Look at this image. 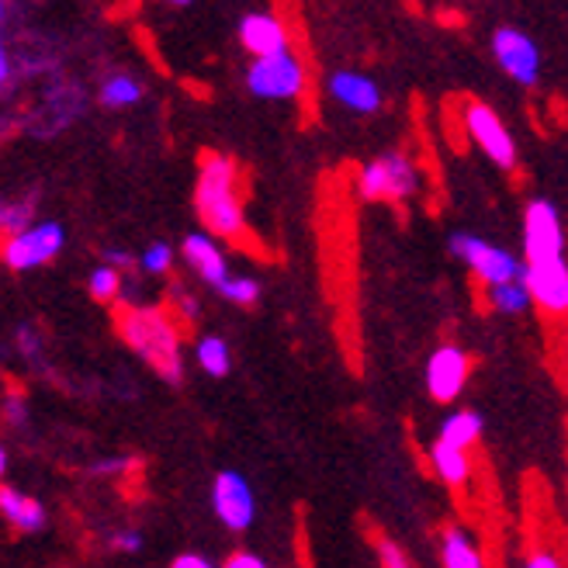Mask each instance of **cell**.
<instances>
[{
	"instance_id": "6da1fadb",
	"label": "cell",
	"mask_w": 568,
	"mask_h": 568,
	"mask_svg": "<svg viewBox=\"0 0 568 568\" xmlns=\"http://www.w3.org/2000/svg\"><path fill=\"white\" fill-rule=\"evenodd\" d=\"M194 212L205 230L225 243H240L246 236V215L240 202V170L233 156L225 153L202 156L197 184H194Z\"/></svg>"
},
{
	"instance_id": "7a4b0ae2",
	"label": "cell",
	"mask_w": 568,
	"mask_h": 568,
	"mask_svg": "<svg viewBox=\"0 0 568 568\" xmlns=\"http://www.w3.org/2000/svg\"><path fill=\"white\" fill-rule=\"evenodd\" d=\"M119 333L132 354H139L166 385L184 382L181 333L170 312L160 305H125L119 312Z\"/></svg>"
},
{
	"instance_id": "3957f363",
	"label": "cell",
	"mask_w": 568,
	"mask_h": 568,
	"mask_svg": "<svg viewBox=\"0 0 568 568\" xmlns=\"http://www.w3.org/2000/svg\"><path fill=\"white\" fill-rule=\"evenodd\" d=\"M423 187L419 166L409 153L388 150L375 160H367L357 174V194L364 202H409Z\"/></svg>"
},
{
	"instance_id": "277c9868",
	"label": "cell",
	"mask_w": 568,
	"mask_h": 568,
	"mask_svg": "<svg viewBox=\"0 0 568 568\" xmlns=\"http://www.w3.org/2000/svg\"><path fill=\"white\" fill-rule=\"evenodd\" d=\"M246 91L261 101H295L305 91V67L292 52H274V55H253L246 73Z\"/></svg>"
},
{
	"instance_id": "5b68a950",
	"label": "cell",
	"mask_w": 568,
	"mask_h": 568,
	"mask_svg": "<svg viewBox=\"0 0 568 568\" xmlns=\"http://www.w3.org/2000/svg\"><path fill=\"white\" fill-rule=\"evenodd\" d=\"M447 246L478 281H486V288L489 284H499V281L524 274V257H517V253H509L506 246H499L486 236L458 230V233H450Z\"/></svg>"
},
{
	"instance_id": "8992f818",
	"label": "cell",
	"mask_w": 568,
	"mask_h": 568,
	"mask_svg": "<svg viewBox=\"0 0 568 568\" xmlns=\"http://www.w3.org/2000/svg\"><path fill=\"white\" fill-rule=\"evenodd\" d=\"M524 261H555L568 257V233L565 219L555 202L548 197H534L524 209V236H520Z\"/></svg>"
},
{
	"instance_id": "52a82bcc",
	"label": "cell",
	"mask_w": 568,
	"mask_h": 568,
	"mask_svg": "<svg viewBox=\"0 0 568 568\" xmlns=\"http://www.w3.org/2000/svg\"><path fill=\"white\" fill-rule=\"evenodd\" d=\"M63 246H67L63 225L45 219V222L28 225V230H21V233H11L4 240L0 257H4V264L11 271H36V267H45V264H52L55 257H60Z\"/></svg>"
},
{
	"instance_id": "ba28073f",
	"label": "cell",
	"mask_w": 568,
	"mask_h": 568,
	"mask_svg": "<svg viewBox=\"0 0 568 568\" xmlns=\"http://www.w3.org/2000/svg\"><path fill=\"white\" fill-rule=\"evenodd\" d=\"M465 132L475 146L486 153L499 170H514L517 166V142L514 132L506 129V122L496 115V108H489L486 101H468L462 111Z\"/></svg>"
},
{
	"instance_id": "9c48e42d",
	"label": "cell",
	"mask_w": 568,
	"mask_h": 568,
	"mask_svg": "<svg viewBox=\"0 0 568 568\" xmlns=\"http://www.w3.org/2000/svg\"><path fill=\"white\" fill-rule=\"evenodd\" d=\"M489 45H493V60L509 80L520 83V88H537L545 60H541V49H537V42L527 32H520L514 24H499Z\"/></svg>"
},
{
	"instance_id": "30bf717a",
	"label": "cell",
	"mask_w": 568,
	"mask_h": 568,
	"mask_svg": "<svg viewBox=\"0 0 568 568\" xmlns=\"http://www.w3.org/2000/svg\"><path fill=\"white\" fill-rule=\"evenodd\" d=\"M212 514L233 534H243L257 520V496L236 468H222L212 481Z\"/></svg>"
},
{
	"instance_id": "8fae6325",
	"label": "cell",
	"mask_w": 568,
	"mask_h": 568,
	"mask_svg": "<svg viewBox=\"0 0 568 568\" xmlns=\"http://www.w3.org/2000/svg\"><path fill=\"white\" fill-rule=\"evenodd\" d=\"M471 375V357L458 344H444L430 357H426V392H430L434 403L450 406L458 395L465 392Z\"/></svg>"
},
{
	"instance_id": "7c38bea8",
	"label": "cell",
	"mask_w": 568,
	"mask_h": 568,
	"mask_svg": "<svg viewBox=\"0 0 568 568\" xmlns=\"http://www.w3.org/2000/svg\"><path fill=\"white\" fill-rule=\"evenodd\" d=\"M524 281L548 316H568V257L524 261Z\"/></svg>"
},
{
	"instance_id": "4fadbf2b",
	"label": "cell",
	"mask_w": 568,
	"mask_h": 568,
	"mask_svg": "<svg viewBox=\"0 0 568 568\" xmlns=\"http://www.w3.org/2000/svg\"><path fill=\"white\" fill-rule=\"evenodd\" d=\"M326 94L339 104L354 111V115H378L385 108V94L375 77L357 73V70H336L326 80Z\"/></svg>"
},
{
	"instance_id": "5bb4252c",
	"label": "cell",
	"mask_w": 568,
	"mask_h": 568,
	"mask_svg": "<svg viewBox=\"0 0 568 568\" xmlns=\"http://www.w3.org/2000/svg\"><path fill=\"white\" fill-rule=\"evenodd\" d=\"M181 257H184V264L202 277L209 288H222L225 281H230V261H225V253H222V246H219V236H212L209 230L205 233H187L184 240H181Z\"/></svg>"
},
{
	"instance_id": "9a60e30c",
	"label": "cell",
	"mask_w": 568,
	"mask_h": 568,
	"mask_svg": "<svg viewBox=\"0 0 568 568\" xmlns=\"http://www.w3.org/2000/svg\"><path fill=\"white\" fill-rule=\"evenodd\" d=\"M240 45L250 55H274V52L292 49L288 24L271 11H250L240 18Z\"/></svg>"
},
{
	"instance_id": "2e32d148",
	"label": "cell",
	"mask_w": 568,
	"mask_h": 568,
	"mask_svg": "<svg viewBox=\"0 0 568 568\" xmlns=\"http://www.w3.org/2000/svg\"><path fill=\"white\" fill-rule=\"evenodd\" d=\"M0 514L18 534H39L45 527V506L14 486H0Z\"/></svg>"
},
{
	"instance_id": "e0dca14e",
	"label": "cell",
	"mask_w": 568,
	"mask_h": 568,
	"mask_svg": "<svg viewBox=\"0 0 568 568\" xmlns=\"http://www.w3.org/2000/svg\"><path fill=\"white\" fill-rule=\"evenodd\" d=\"M430 465H434L437 478L444 481L447 489H465L468 486V478H471V458H468L465 447L437 437L434 447H430Z\"/></svg>"
},
{
	"instance_id": "ac0fdd59",
	"label": "cell",
	"mask_w": 568,
	"mask_h": 568,
	"mask_svg": "<svg viewBox=\"0 0 568 568\" xmlns=\"http://www.w3.org/2000/svg\"><path fill=\"white\" fill-rule=\"evenodd\" d=\"M481 548L465 527H447L440 534V565L444 568H481Z\"/></svg>"
},
{
	"instance_id": "d6986e66",
	"label": "cell",
	"mask_w": 568,
	"mask_h": 568,
	"mask_svg": "<svg viewBox=\"0 0 568 568\" xmlns=\"http://www.w3.org/2000/svg\"><path fill=\"white\" fill-rule=\"evenodd\" d=\"M98 101L111 111H125L142 101V83L132 73H108L98 83Z\"/></svg>"
},
{
	"instance_id": "ffe728a7",
	"label": "cell",
	"mask_w": 568,
	"mask_h": 568,
	"mask_svg": "<svg viewBox=\"0 0 568 568\" xmlns=\"http://www.w3.org/2000/svg\"><path fill=\"white\" fill-rule=\"evenodd\" d=\"M194 364L202 367L209 378H225V375H230V367H233L230 344H225V339L215 336V333L197 336V344H194Z\"/></svg>"
},
{
	"instance_id": "44dd1931",
	"label": "cell",
	"mask_w": 568,
	"mask_h": 568,
	"mask_svg": "<svg viewBox=\"0 0 568 568\" xmlns=\"http://www.w3.org/2000/svg\"><path fill=\"white\" fill-rule=\"evenodd\" d=\"M489 305L503 316H524V312L534 305V295L527 288L524 274L520 277H509V281H499V284H489Z\"/></svg>"
},
{
	"instance_id": "7402d4cb",
	"label": "cell",
	"mask_w": 568,
	"mask_h": 568,
	"mask_svg": "<svg viewBox=\"0 0 568 568\" xmlns=\"http://www.w3.org/2000/svg\"><path fill=\"white\" fill-rule=\"evenodd\" d=\"M481 416L475 409H454L444 423H440V437L450 440V444H458L465 450H471L478 440H481Z\"/></svg>"
},
{
	"instance_id": "603a6c76",
	"label": "cell",
	"mask_w": 568,
	"mask_h": 568,
	"mask_svg": "<svg viewBox=\"0 0 568 568\" xmlns=\"http://www.w3.org/2000/svg\"><path fill=\"white\" fill-rule=\"evenodd\" d=\"M122 288H125V277H122V267H115V264H98L94 271H91V277H88V295L94 298V302H101V305H111L119 295H122Z\"/></svg>"
},
{
	"instance_id": "cb8c5ba5",
	"label": "cell",
	"mask_w": 568,
	"mask_h": 568,
	"mask_svg": "<svg viewBox=\"0 0 568 568\" xmlns=\"http://www.w3.org/2000/svg\"><path fill=\"white\" fill-rule=\"evenodd\" d=\"M39 209L32 197H8L4 205H0V230H4V236L11 233H21L28 230V225H36L39 219Z\"/></svg>"
},
{
	"instance_id": "d4e9b609",
	"label": "cell",
	"mask_w": 568,
	"mask_h": 568,
	"mask_svg": "<svg viewBox=\"0 0 568 568\" xmlns=\"http://www.w3.org/2000/svg\"><path fill=\"white\" fill-rule=\"evenodd\" d=\"M219 295L225 302H233L240 308H253L261 302V281L257 277H250V274H230V281L222 284Z\"/></svg>"
},
{
	"instance_id": "484cf974",
	"label": "cell",
	"mask_w": 568,
	"mask_h": 568,
	"mask_svg": "<svg viewBox=\"0 0 568 568\" xmlns=\"http://www.w3.org/2000/svg\"><path fill=\"white\" fill-rule=\"evenodd\" d=\"M174 246L170 243H163V240H156V243H150L146 250H142V257H139V267L146 271L150 277H163V274H170V267H174Z\"/></svg>"
},
{
	"instance_id": "4316f807",
	"label": "cell",
	"mask_w": 568,
	"mask_h": 568,
	"mask_svg": "<svg viewBox=\"0 0 568 568\" xmlns=\"http://www.w3.org/2000/svg\"><path fill=\"white\" fill-rule=\"evenodd\" d=\"M18 351L24 361L39 364L42 361V351H45V339H42V329L36 323H21L18 326Z\"/></svg>"
},
{
	"instance_id": "83f0119b",
	"label": "cell",
	"mask_w": 568,
	"mask_h": 568,
	"mask_svg": "<svg viewBox=\"0 0 568 568\" xmlns=\"http://www.w3.org/2000/svg\"><path fill=\"white\" fill-rule=\"evenodd\" d=\"M375 555H378V561H382L385 568H409V565H413L409 555H406V548H403L399 541H392L388 534H378V537H375Z\"/></svg>"
},
{
	"instance_id": "f1b7e54d",
	"label": "cell",
	"mask_w": 568,
	"mask_h": 568,
	"mask_svg": "<svg viewBox=\"0 0 568 568\" xmlns=\"http://www.w3.org/2000/svg\"><path fill=\"white\" fill-rule=\"evenodd\" d=\"M132 468H135V458L115 454V458H98V462L91 465V475H94V478H119V475H125V471H132Z\"/></svg>"
},
{
	"instance_id": "f546056e",
	"label": "cell",
	"mask_w": 568,
	"mask_h": 568,
	"mask_svg": "<svg viewBox=\"0 0 568 568\" xmlns=\"http://www.w3.org/2000/svg\"><path fill=\"white\" fill-rule=\"evenodd\" d=\"M111 551H119V555H139L142 551V530H135V527H122V530H115L111 534Z\"/></svg>"
},
{
	"instance_id": "4dcf8cb0",
	"label": "cell",
	"mask_w": 568,
	"mask_h": 568,
	"mask_svg": "<svg viewBox=\"0 0 568 568\" xmlns=\"http://www.w3.org/2000/svg\"><path fill=\"white\" fill-rule=\"evenodd\" d=\"M4 419H8V426H24L28 423V399L21 392L4 395Z\"/></svg>"
},
{
	"instance_id": "1f68e13d",
	"label": "cell",
	"mask_w": 568,
	"mask_h": 568,
	"mask_svg": "<svg viewBox=\"0 0 568 568\" xmlns=\"http://www.w3.org/2000/svg\"><path fill=\"white\" fill-rule=\"evenodd\" d=\"M174 305H178V312H181V320H187V323H194L197 320V298L187 292V288H174Z\"/></svg>"
},
{
	"instance_id": "d6a6232c",
	"label": "cell",
	"mask_w": 568,
	"mask_h": 568,
	"mask_svg": "<svg viewBox=\"0 0 568 568\" xmlns=\"http://www.w3.org/2000/svg\"><path fill=\"white\" fill-rule=\"evenodd\" d=\"M267 561L261 555L253 551H233L230 558H225V568H264Z\"/></svg>"
},
{
	"instance_id": "836d02e7",
	"label": "cell",
	"mask_w": 568,
	"mask_h": 568,
	"mask_svg": "<svg viewBox=\"0 0 568 568\" xmlns=\"http://www.w3.org/2000/svg\"><path fill=\"white\" fill-rule=\"evenodd\" d=\"M561 558L555 551H530L527 555V568H558Z\"/></svg>"
},
{
	"instance_id": "e575fe53",
	"label": "cell",
	"mask_w": 568,
	"mask_h": 568,
	"mask_svg": "<svg viewBox=\"0 0 568 568\" xmlns=\"http://www.w3.org/2000/svg\"><path fill=\"white\" fill-rule=\"evenodd\" d=\"M170 565H174V568H212V561L205 555H197V551H184V555H178Z\"/></svg>"
},
{
	"instance_id": "d590c367",
	"label": "cell",
	"mask_w": 568,
	"mask_h": 568,
	"mask_svg": "<svg viewBox=\"0 0 568 568\" xmlns=\"http://www.w3.org/2000/svg\"><path fill=\"white\" fill-rule=\"evenodd\" d=\"M104 261H108V264H115V267H122V271H129V267L135 264V257H132V253H125V250H104Z\"/></svg>"
},
{
	"instance_id": "8d00e7d4",
	"label": "cell",
	"mask_w": 568,
	"mask_h": 568,
	"mask_svg": "<svg viewBox=\"0 0 568 568\" xmlns=\"http://www.w3.org/2000/svg\"><path fill=\"white\" fill-rule=\"evenodd\" d=\"M163 4H174V8H187V4H194V0H163Z\"/></svg>"
}]
</instances>
